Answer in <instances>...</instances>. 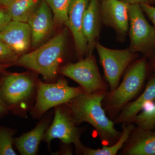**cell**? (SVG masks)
Here are the masks:
<instances>
[{
	"label": "cell",
	"mask_w": 155,
	"mask_h": 155,
	"mask_svg": "<svg viewBox=\"0 0 155 155\" xmlns=\"http://www.w3.org/2000/svg\"><path fill=\"white\" fill-rule=\"evenodd\" d=\"M106 92L83 93L65 104L76 125L87 122L95 129L103 145L111 146L118 142L122 132L107 117L102 102Z\"/></svg>",
	"instance_id": "6da1fadb"
},
{
	"label": "cell",
	"mask_w": 155,
	"mask_h": 155,
	"mask_svg": "<svg viewBox=\"0 0 155 155\" xmlns=\"http://www.w3.org/2000/svg\"><path fill=\"white\" fill-rule=\"evenodd\" d=\"M67 27L41 46L19 57L15 65L40 74L45 82L58 80L60 67L64 65L67 45Z\"/></svg>",
	"instance_id": "7a4b0ae2"
},
{
	"label": "cell",
	"mask_w": 155,
	"mask_h": 155,
	"mask_svg": "<svg viewBox=\"0 0 155 155\" xmlns=\"http://www.w3.org/2000/svg\"><path fill=\"white\" fill-rule=\"evenodd\" d=\"M38 74L33 71L0 72V98L12 114L27 118L35 103Z\"/></svg>",
	"instance_id": "3957f363"
},
{
	"label": "cell",
	"mask_w": 155,
	"mask_h": 155,
	"mask_svg": "<svg viewBox=\"0 0 155 155\" xmlns=\"http://www.w3.org/2000/svg\"><path fill=\"white\" fill-rule=\"evenodd\" d=\"M150 70L146 58L137 59L125 70L121 84L113 91L106 92L102 104L111 120L116 119L123 108L138 94Z\"/></svg>",
	"instance_id": "277c9868"
},
{
	"label": "cell",
	"mask_w": 155,
	"mask_h": 155,
	"mask_svg": "<svg viewBox=\"0 0 155 155\" xmlns=\"http://www.w3.org/2000/svg\"><path fill=\"white\" fill-rule=\"evenodd\" d=\"M83 93L80 86H69L64 78L51 83L38 80L35 103L29 112L33 119H39L50 109L66 104Z\"/></svg>",
	"instance_id": "5b68a950"
},
{
	"label": "cell",
	"mask_w": 155,
	"mask_h": 155,
	"mask_svg": "<svg viewBox=\"0 0 155 155\" xmlns=\"http://www.w3.org/2000/svg\"><path fill=\"white\" fill-rule=\"evenodd\" d=\"M129 48L150 60L155 57V29L147 21L140 5H129Z\"/></svg>",
	"instance_id": "8992f818"
},
{
	"label": "cell",
	"mask_w": 155,
	"mask_h": 155,
	"mask_svg": "<svg viewBox=\"0 0 155 155\" xmlns=\"http://www.w3.org/2000/svg\"><path fill=\"white\" fill-rule=\"evenodd\" d=\"M59 73L77 82L85 93L107 92L109 89L101 75L93 54L75 63L64 64L60 67Z\"/></svg>",
	"instance_id": "52a82bcc"
},
{
	"label": "cell",
	"mask_w": 155,
	"mask_h": 155,
	"mask_svg": "<svg viewBox=\"0 0 155 155\" xmlns=\"http://www.w3.org/2000/svg\"><path fill=\"white\" fill-rule=\"evenodd\" d=\"M65 104L56 107L52 123L45 133L43 141L48 145L58 138L65 144H73L78 155H82L84 147L80 140L82 129L77 127Z\"/></svg>",
	"instance_id": "ba28073f"
},
{
	"label": "cell",
	"mask_w": 155,
	"mask_h": 155,
	"mask_svg": "<svg viewBox=\"0 0 155 155\" xmlns=\"http://www.w3.org/2000/svg\"><path fill=\"white\" fill-rule=\"evenodd\" d=\"M95 49L106 80L110 91H113L119 85L120 78L125 70L139 57V55L131 51L129 48L122 50L108 48L101 45L99 41L96 43Z\"/></svg>",
	"instance_id": "9c48e42d"
},
{
	"label": "cell",
	"mask_w": 155,
	"mask_h": 155,
	"mask_svg": "<svg viewBox=\"0 0 155 155\" xmlns=\"http://www.w3.org/2000/svg\"><path fill=\"white\" fill-rule=\"evenodd\" d=\"M129 5L122 0H104L101 4L102 22L115 30L117 38L124 41L129 26Z\"/></svg>",
	"instance_id": "30bf717a"
},
{
	"label": "cell",
	"mask_w": 155,
	"mask_h": 155,
	"mask_svg": "<svg viewBox=\"0 0 155 155\" xmlns=\"http://www.w3.org/2000/svg\"><path fill=\"white\" fill-rule=\"evenodd\" d=\"M89 0H72L68 11V18L65 26L72 34L75 54L78 61L86 57L87 42L83 30V19L84 12Z\"/></svg>",
	"instance_id": "8fae6325"
},
{
	"label": "cell",
	"mask_w": 155,
	"mask_h": 155,
	"mask_svg": "<svg viewBox=\"0 0 155 155\" xmlns=\"http://www.w3.org/2000/svg\"><path fill=\"white\" fill-rule=\"evenodd\" d=\"M27 23L30 29L31 48L34 50L49 36L55 25L52 11L45 0H41Z\"/></svg>",
	"instance_id": "7c38bea8"
},
{
	"label": "cell",
	"mask_w": 155,
	"mask_h": 155,
	"mask_svg": "<svg viewBox=\"0 0 155 155\" xmlns=\"http://www.w3.org/2000/svg\"><path fill=\"white\" fill-rule=\"evenodd\" d=\"M0 39L17 55H23L31 48V35L27 22L12 20L0 32Z\"/></svg>",
	"instance_id": "4fadbf2b"
},
{
	"label": "cell",
	"mask_w": 155,
	"mask_h": 155,
	"mask_svg": "<svg viewBox=\"0 0 155 155\" xmlns=\"http://www.w3.org/2000/svg\"><path fill=\"white\" fill-rule=\"evenodd\" d=\"M53 112L46 113L40 122L32 130L14 138V146L22 155L38 154L40 143L51 122Z\"/></svg>",
	"instance_id": "5bb4252c"
},
{
	"label": "cell",
	"mask_w": 155,
	"mask_h": 155,
	"mask_svg": "<svg viewBox=\"0 0 155 155\" xmlns=\"http://www.w3.org/2000/svg\"><path fill=\"white\" fill-rule=\"evenodd\" d=\"M102 23L99 1L89 0L82 23L84 33L87 42L85 57L93 54L96 43L99 41Z\"/></svg>",
	"instance_id": "9a60e30c"
},
{
	"label": "cell",
	"mask_w": 155,
	"mask_h": 155,
	"mask_svg": "<svg viewBox=\"0 0 155 155\" xmlns=\"http://www.w3.org/2000/svg\"><path fill=\"white\" fill-rule=\"evenodd\" d=\"M120 153L124 155H155V131L135 126Z\"/></svg>",
	"instance_id": "2e32d148"
},
{
	"label": "cell",
	"mask_w": 155,
	"mask_h": 155,
	"mask_svg": "<svg viewBox=\"0 0 155 155\" xmlns=\"http://www.w3.org/2000/svg\"><path fill=\"white\" fill-rule=\"evenodd\" d=\"M155 99V74L150 78L144 91L133 102L127 103L114 119L116 124H128L148 103Z\"/></svg>",
	"instance_id": "e0dca14e"
},
{
	"label": "cell",
	"mask_w": 155,
	"mask_h": 155,
	"mask_svg": "<svg viewBox=\"0 0 155 155\" xmlns=\"http://www.w3.org/2000/svg\"><path fill=\"white\" fill-rule=\"evenodd\" d=\"M41 0H13L8 7L12 20L27 22L35 12Z\"/></svg>",
	"instance_id": "ac0fdd59"
},
{
	"label": "cell",
	"mask_w": 155,
	"mask_h": 155,
	"mask_svg": "<svg viewBox=\"0 0 155 155\" xmlns=\"http://www.w3.org/2000/svg\"><path fill=\"white\" fill-rule=\"evenodd\" d=\"M135 127L134 124H122V131L121 137L118 142L111 146L103 145L101 149H93L88 147H84L82 151L84 155H116L122 149L125 142L127 141L132 130Z\"/></svg>",
	"instance_id": "d6986e66"
},
{
	"label": "cell",
	"mask_w": 155,
	"mask_h": 155,
	"mask_svg": "<svg viewBox=\"0 0 155 155\" xmlns=\"http://www.w3.org/2000/svg\"><path fill=\"white\" fill-rule=\"evenodd\" d=\"M54 15L55 25H65L68 20L69 7L72 0H45Z\"/></svg>",
	"instance_id": "ffe728a7"
},
{
	"label": "cell",
	"mask_w": 155,
	"mask_h": 155,
	"mask_svg": "<svg viewBox=\"0 0 155 155\" xmlns=\"http://www.w3.org/2000/svg\"><path fill=\"white\" fill-rule=\"evenodd\" d=\"M16 130L0 125V155H16L14 149V136Z\"/></svg>",
	"instance_id": "44dd1931"
},
{
	"label": "cell",
	"mask_w": 155,
	"mask_h": 155,
	"mask_svg": "<svg viewBox=\"0 0 155 155\" xmlns=\"http://www.w3.org/2000/svg\"><path fill=\"white\" fill-rule=\"evenodd\" d=\"M138 127L146 130L155 129V105L150 110H145L137 114L131 121Z\"/></svg>",
	"instance_id": "7402d4cb"
},
{
	"label": "cell",
	"mask_w": 155,
	"mask_h": 155,
	"mask_svg": "<svg viewBox=\"0 0 155 155\" xmlns=\"http://www.w3.org/2000/svg\"><path fill=\"white\" fill-rule=\"evenodd\" d=\"M19 56L17 55L0 39V65H15Z\"/></svg>",
	"instance_id": "603a6c76"
},
{
	"label": "cell",
	"mask_w": 155,
	"mask_h": 155,
	"mask_svg": "<svg viewBox=\"0 0 155 155\" xmlns=\"http://www.w3.org/2000/svg\"><path fill=\"white\" fill-rule=\"evenodd\" d=\"M11 20L12 18L8 7L0 5V32Z\"/></svg>",
	"instance_id": "cb8c5ba5"
},
{
	"label": "cell",
	"mask_w": 155,
	"mask_h": 155,
	"mask_svg": "<svg viewBox=\"0 0 155 155\" xmlns=\"http://www.w3.org/2000/svg\"><path fill=\"white\" fill-rule=\"evenodd\" d=\"M140 5L144 14L152 22L155 29V6L145 4H141Z\"/></svg>",
	"instance_id": "d4e9b609"
},
{
	"label": "cell",
	"mask_w": 155,
	"mask_h": 155,
	"mask_svg": "<svg viewBox=\"0 0 155 155\" xmlns=\"http://www.w3.org/2000/svg\"><path fill=\"white\" fill-rule=\"evenodd\" d=\"M124 2L129 5L138 4L141 5L142 4H147L150 5L154 6L155 5V0H122Z\"/></svg>",
	"instance_id": "484cf974"
},
{
	"label": "cell",
	"mask_w": 155,
	"mask_h": 155,
	"mask_svg": "<svg viewBox=\"0 0 155 155\" xmlns=\"http://www.w3.org/2000/svg\"><path fill=\"white\" fill-rule=\"evenodd\" d=\"M9 112L8 109L0 98V119L8 115Z\"/></svg>",
	"instance_id": "4316f807"
},
{
	"label": "cell",
	"mask_w": 155,
	"mask_h": 155,
	"mask_svg": "<svg viewBox=\"0 0 155 155\" xmlns=\"http://www.w3.org/2000/svg\"><path fill=\"white\" fill-rule=\"evenodd\" d=\"M150 70L152 71L155 74V57L153 59L150 60L149 63Z\"/></svg>",
	"instance_id": "83f0119b"
},
{
	"label": "cell",
	"mask_w": 155,
	"mask_h": 155,
	"mask_svg": "<svg viewBox=\"0 0 155 155\" xmlns=\"http://www.w3.org/2000/svg\"><path fill=\"white\" fill-rule=\"evenodd\" d=\"M13 1V0H0V5L8 7Z\"/></svg>",
	"instance_id": "f1b7e54d"
},
{
	"label": "cell",
	"mask_w": 155,
	"mask_h": 155,
	"mask_svg": "<svg viewBox=\"0 0 155 155\" xmlns=\"http://www.w3.org/2000/svg\"><path fill=\"white\" fill-rule=\"evenodd\" d=\"M12 67L10 65H0V72H5L6 71V69L9 67Z\"/></svg>",
	"instance_id": "f546056e"
},
{
	"label": "cell",
	"mask_w": 155,
	"mask_h": 155,
	"mask_svg": "<svg viewBox=\"0 0 155 155\" xmlns=\"http://www.w3.org/2000/svg\"><path fill=\"white\" fill-rule=\"evenodd\" d=\"M104 1V0H101V2H102V1Z\"/></svg>",
	"instance_id": "4dcf8cb0"
}]
</instances>
